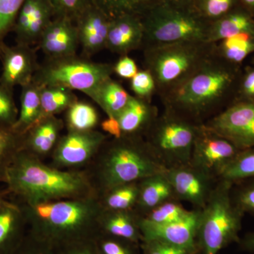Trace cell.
<instances>
[{"instance_id": "cell-1", "label": "cell", "mask_w": 254, "mask_h": 254, "mask_svg": "<svg viewBox=\"0 0 254 254\" xmlns=\"http://www.w3.org/2000/svg\"><path fill=\"white\" fill-rule=\"evenodd\" d=\"M4 183L19 204L35 205L98 195L84 170L54 168L23 150L8 168Z\"/></svg>"}, {"instance_id": "cell-2", "label": "cell", "mask_w": 254, "mask_h": 254, "mask_svg": "<svg viewBox=\"0 0 254 254\" xmlns=\"http://www.w3.org/2000/svg\"><path fill=\"white\" fill-rule=\"evenodd\" d=\"M242 66L213 55L186 81L161 98L164 107L202 125L235 100Z\"/></svg>"}, {"instance_id": "cell-3", "label": "cell", "mask_w": 254, "mask_h": 254, "mask_svg": "<svg viewBox=\"0 0 254 254\" xmlns=\"http://www.w3.org/2000/svg\"><path fill=\"white\" fill-rule=\"evenodd\" d=\"M18 204L26 217L28 232L55 249L99 236L103 210L99 195L35 205Z\"/></svg>"}, {"instance_id": "cell-4", "label": "cell", "mask_w": 254, "mask_h": 254, "mask_svg": "<svg viewBox=\"0 0 254 254\" xmlns=\"http://www.w3.org/2000/svg\"><path fill=\"white\" fill-rule=\"evenodd\" d=\"M98 195L111 189L166 172L144 137L108 138L83 169Z\"/></svg>"}, {"instance_id": "cell-5", "label": "cell", "mask_w": 254, "mask_h": 254, "mask_svg": "<svg viewBox=\"0 0 254 254\" xmlns=\"http://www.w3.org/2000/svg\"><path fill=\"white\" fill-rule=\"evenodd\" d=\"M144 68L163 98L200 69L214 55V43L183 41L143 48Z\"/></svg>"}, {"instance_id": "cell-6", "label": "cell", "mask_w": 254, "mask_h": 254, "mask_svg": "<svg viewBox=\"0 0 254 254\" xmlns=\"http://www.w3.org/2000/svg\"><path fill=\"white\" fill-rule=\"evenodd\" d=\"M234 185L219 180L204 208L200 210L197 231L198 254H218L233 243H239L245 214L232 198Z\"/></svg>"}, {"instance_id": "cell-7", "label": "cell", "mask_w": 254, "mask_h": 254, "mask_svg": "<svg viewBox=\"0 0 254 254\" xmlns=\"http://www.w3.org/2000/svg\"><path fill=\"white\" fill-rule=\"evenodd\" d=\"M143 48L183 41H206L209 24L190 6L160 0L145 8Z\"/></svg>"}, {"instance_id": "cell-8", "label": "cell", "mask_w": 254, "mask_h": 254, "mask_svg": "<svg viewBox=\"0 0 254 254\" xmlns=\"http://www.w3.org/2000/svg\"><path fill=\"white\" fill-rule=\"evenodd\" d=\"M200 124L165 107L144 138L155 156L167 169L190 164Z\"/></svg>"}, {"instance_id": "cell-9", "label": "cell", "mask_w": 254, "mask_h": 254, "mask_svg": "<svg viewBox=\"0 0 254 254\" xmlns=\"http://www.w3.org/2000/svg\"><path fill=\"white\" fill-rule=\"evenodd\" d=\"M113 73L112 64L95 63L74 55L46 58L40 64L32 81L40 86H60L81 91L91 98L98 86Z\"/></svg>"}, {"instance_id": "cell-10", "label": "cell", "mask_w": 254, "mask_h": 254, "mask_svg": "<svg viewBox=\"0 0 254 254\" xmlns=\"http://www.w3.org/2000/svg\"><path fill=\"white\" fill-rule=\"evenodd\" d=\"M203 126L239 150L254 147V100H236L208 119Z\"/></svg>"}, {"instance_id": "cell-11", "label": "cell", "mask_w": 254, "mask_h": 254, "mask_svg": "<svg viewBox=\"0 0 254 254\" xmlns=\"http://www.w3.org/2000/svg\"><path fill=\"white\" fill-rule=\"evenodd\" d=\"M109 136L96 129L67 131L52 152L51 166L61 170H79L91 163Z\"/></svg>"}, {"instance_id": "cell-12", "label": "cell", "mask_w": 254, "mask_h": 254, "mask_svg": "<svg viewBox=\"0 0 254 254\" xmlns=\"http://www.w3.org/2000/svg\"><path fill=\"white\" fill-rule=\"evenodd\" d=\"M240 150L226 138L207 129L202 124L195 136L190 164L220 180L222 172Z\"/></svg>"}, {"instance_id": "cell-13", "label": "cell", "mask_w": 254, "mask_h": 254, "mask_svg": "<svg viewBox=\"0 0 254 254\" xmlns=\"http://www.w3.org/2000/svg\"><path fill=\"white\" fill-rule=\"evenodd\" d=\"M165 175L173 187L175 197L187 202L195 210H202L213 193L219 179L188 165L167 169Z\"/></svg>"}, {"instance_id": "cell-14", "label": "cell", "mask_w": 254, "mask_h": 254, "mask_svg": "<svg viewBox=\"0 0 254 254\" xmlns=\"http://www.w3.org/2000/svg\"><path fill=\"white\" fill-rule=\"evenodd\" d=\"M0 60L2 65L0 83L13 91L16 86L31 83L40 65L36 49L16 43L13 46L3 45Z\"/></svg>"}, {"instance_id": "cell-15", "label": "cell", "mask_w": 254, "mask_h": 254, "mask_svg": "<svg viewBox=\"0 0 254 254\" xmlns=\"http://www.w3.org/2000/svg\"><path fill=\"white\" fill-rule=\"evenodd\" d=\"M55 16L49 0H25L12 30L16 44L28 46L38 44Z\"/></svg>"}, {"instance_id": "cell-16", "label": "cell", "mask_w": 254, "mask_h": 254, "mask_svg": "<svg viewBox=\"0 0 254 254\" xmlns=\"http://www.w3.org/2000/svg\"><path fill=\"white\" fill-rule=\"evenodd\" d=\"M200 210L192 209L187 218L173 223L158 225L140 219L143 241L159 240L178 247L195 249Z\"/></svg>"}, {"instance_id": "cell-17", "label": "cell", "mask_w": 254, "mask_h": 254, "mask_svg": "<svg viewBox=\"0 0 254 254\" xmlns=\"http://www.w3.org/2000/svg\"><path fill=\"white\" fill-rule=\"evenodd\" d=\"M111 20L92 1L80 13L74 23L79 46L81 47L82 56L90 58L106 49Z\"/></svg>"}, {"instance_id": "cell-18", "label": "cell", "mask_w": 254, "mask_h": 254, "mask_svg": "<svg viewBox=\"0 0 254 254\" xmlns=\"http://www.w3.org/2000/svg\"><path fill=\"white\" fill-rule=\"evenodd\" d=\"M37 46L49 59L76 55L79 41L74 21L68 18L55 16L43 32Z\"/></svg>"}, {"instance_id": "cell-19", "label": "cell", "mask_w": 254, "mask_h": 254, "mask_svg": "<svg viewBox=\"0 0 254 254\" xmlns=\"http://www.w3.org/2000/svg\"><path fill=\"white\" fill-rule=\"evenodd\" d=\"M144 34L141 14H124L111 20L106 49L120 57L128 55L143 48Z\"/></svg>"}, {"instance_id": "cell-20", "label": "cell", "mask_w": 254, "mask_h": 254, "mask_svg": "<svg viewBox=\"0 0 254 254\" xmlns=\"http://www.w3.org/2000/svg\"><path fill=\"white\" fill-rule=\"evenodd\" d=\"M64 127V122L56 116L41 120L23 134L21 150L43 160L47 155H51Z\"/></svg>"}, {"instance_id": "cell-21", "label": "cell", "mask_w": 254, "mask_h": 254, "mask_svg": "<svg viewBox=\"0 0 254 254\" xmlns=\"http://www.w3.org/2000/svg\"><path fill=\"white\" fill-rule=\"evenodd\" d=\"M158 115V108L152 102L131 95L117 118L123 136L144 137Z\"/></svg>"}, {"instance_id": "cell-22", "label": "cell", "mask_w": 254, "mask_h": 254, "mask_svg": "<svg viewBox=\"0 0 254 254\" xmlns=\"http://www.w3.org/2000/svg\"><path fill=\"white\" fill-rule=\"evenodd\" d=\"M141 216L134 210H108L103 209L99 219L100 234L141 245Z\"/></svg>"}, {"instance_id": "cell-23", "label": "cell", "mask_w": 254, "mask_h": 254, "mask_svg": "<svg viewBox=\"0 0 254 254\" xmlns=\"http://www.w3.org/2000/svg\"><path fill=\"white\" fill-rule=\"evenodd\" d=\"M28 232V224L16 202L0 208V254H13Z\"/></svg>"}, {"instance_id": "cell-24", "label": "cell", "mask_w": 254, "mask_h": 254, "mask_svg": "<svg viewBox=\"0 0 254 254\" xmlns=\"http://www.w3.org/2000/svg\"><path fill=\"white\" fill-rule=\"evenodd\" d=\"M173 199L177 198L165 172L156 174L139 182V193L133 210L142 217L159 205Z\"/></svg>"}, {"instance_id": "cell-25", "label": "cell", "mask_w": 254, "mask_h": 254, "mask_svg": "<svg viewBox=\"0 0 254 254\" xmlns=\"http://www.w3.org/2000/svg\"><path fill=\"white\" fill-rule=\"evenodd\" d=\"M242 33H254V17L240 6L209 24L206 42L216 43Z\"/></svg>"}, {"instance_id": "cell-26", "label": "cell", "mask_w": 254, "mask_h": 254, "mask_svg": "<svg viewBox=\"0 0 254 254\" xmlns=\"http://www.w3.org/2000/svg\"><path fill=\"white\" fill-rule=\"evenodd\" d=\"M214 55L232 64L243 66L254 55V33H240L214 43Z\"/></svg>"}, {"instance_id": "cell-27", "label": "cell", "mask_w": 254, "mask_h": 254, "mask_svg": "<svg viewBox=\"0 0 254 254\" xmlns=\"http://www.w3.org/2000/svg\"><path fill=\"white\" fill-rule=\"evenodd\" d=\"M41 86L34 82L21 87V106L16 123L12 128L15 131L24 134L36 125L41 115Z\"/></svg>"}, {"instance_id": "cell-28", "label": "cell", "mask_w": 254, "mask_h": 254, "mask_svg": "<svg viewBox=\"0 0 254 254\" xmlns=\"http://www.w3.org/2000/svg\"><path fill=\"white\" fill-rule=\"evenodd\" d=\"M131 96L119 82L110 77L98 86L91 98L99 105L107 117L117 118Z\"/></svg>"}, {"instance_id": "cell-29", "label": "cell", "mask_w": 254, "mask_h": 254, "mask_svg": "<svg viewBox=\"0 0 254 254\" xmlns=\"http://www.w3.org/2000/svg\"><path fill=\"white\" fill-rule=\"evenodd\" d=\"M78 98L71 90L60 86H41V115L37 123L66 112Z\"/></svg>"}, {"instance_id": "cell-30", "label": "cell", "mask_w": 254, "mask_h": 254, "mask_svg": "<svg viewBox=\"0 0 254 254\" xmlns=\"http://www.w3.org/2000/svg\"><path fill=\"white\" fill-rule=\"evenodd\" d=\"M139 182L120 185L100 195V203L103 209L108 210H133L139 193Z\"/></svg>"}, {"instance_id": "cell-31", "label": "cell", "mask_w": 254, "mask_h": 254, "mask_svg": "<svg viewBox=\"0 0 254 254\" xmlns=\"http://www.w3.org/2000/svg\"><path fill=\"white\" fill-rule=\"evenodd\" d=\"M64 125L67 131H86L95 129L99 123L98 111L86 102L76 101L65 112Z\"/></svg>"}, {"instance_id": "cell-32", "label": "cell", "mask_w": 254, "mask_h": 254, "mask_svg": "<svg viewBox=\"0 0 254 254\" xmlns=\"http://www.w3.org/2000/svg\"><path fill=\"white\" fill-rule=\"evenodd\" d=\"M252 179H254V147L241 150L220 177V180L234 185Z\"/></svg>"}, {"instance_id": "cell-33", "label": "cell", "mask_w": 254, "mask_h": 254, "mask_svg": "<svg viewBox=\"0 0 254 254\" xmlns=\"http://www.w3.org/2000/svg\"><path fill=\"white\" fill-rule=\"evenodd\" d=\"M23 135L12 128L0 125V182H4L6 172L22 148Z\"/></svg>"}, {"instance_id": "cell-34", "label": "cell", "mask_w": 254, "mask_h": 254, "mask_svg": "<svg viewBox=\"0 0 254 254\" xmlns=\"http://www.w3.org/2000/svg\"><path fill=\"white\" fill-rule=\"evenodd\" d=\"M191 212L192 210H187L180 200L173 199L155 207L141 218L150 223L165 225L184 220Z\"/></svg>"}, {"instance_id": "cell-35", "label": "cell", "mask_w": 254, "mask_h": 254, "mask_svg": "<svg viewBox=\"0 0 254 254\" xmlns=\"http://www.w3.org/2000/svg\"><path fill=\"white\" fill-rule=\"evenodd\" d=\"M240 6L239 0H194L190 6L200 18L211 23Z\"/></svg>"}, {"instance_id": "cell-36", "label": "cell", "mask_w": 254, "mask_h": 254, "mask_svg": "<svg viewBox=\"0 0 254 254\" xmlns=\"http://www.w3.org/2000/svg\"><path fill=\"white\" fill-rule=\"evenodd\" d=\"M110 19L127 14H143L148 5L141 4L136 0H91Z\"/></svg>"}, {"instance_id": "cell-37", "label": "cell", "mask_w": 254, "mask_h": 254, "mask_svg": "<svg viewBox=\"0 0 254 254\" xmlns=\"http://www.w3.org/2000/svg\"><path fill=\"white\" fill-rule=\"evenodd\" d=\"M95 242L100 254H140L141 250L139 245L102 234Z\"/></svg>"}, {"instance_id": "cell-38", "label": "cell", "mask_w": 254, "mask_h": 254, "mask_svg": "<svg viewBox=\"0 0 254 254\" xmlns=\"http://www.w3.org/2000/svg\"><path fill=\"white\" fill-rule=\"evenodd\" d=\"M25 0H0V49L6 36L12 32L15 21Z\"/></svg>"}, {"instance_id": "cell-39", "label": "cell", "mask_w": 254, "mask_h": 254, "mask_svg": "<svg viewBox=\"0 0 254 254\" xmlns=\"http://www.w3.org/2000/svg\"><path fill=\"white\" fill-rule=\"evenodd\" d=\"M232 198L237 208L245 215H254V179L234 185Z\"/></svg>"}, {"instance_id": "cell-40", "label": "cell", "mask_w": 254, "mask_h": 254, "mask_svg": "<svg viewBox=\"0 0 254 254\" xmlns=\"http://www.w3.org/2000/svg\"><path fill=\"white\" fill-rule=\"evenodd\" d=\"M14 91L0 83V125L12 128L18 116Z\"/></svg>"}, {"instance_id": "cell-41", "label": "cell", "mask_w": 254, "mask_h": 254, "mask_svg": "<svg viewBox=\"0 0 254 254\" xmlns=\"http://www.w3.org/2000/svg\"><path fill=\"white\" fill-rule=\"evenodd\" d=\"M130 86L135 96L147 101L152 102L153 95L157 93L154 78L145 68L138 71L134 77L131 78Z\"/></svg>"}, {"instance_id": "cell-42", "label": "cell", "mask_w": 254, "mask_h": 254, "mask_svg": "<svg viewBox=\"0 0 254 254\" xmlns=\"http://www.w3.org/2000/svg\"><path fill=\"white\" fill-rule=\"evenodd\" d=\"M236 100H254V65L252 64H244L241 70L234 101Z\"/></svg>"}, {"instance_id": "cell-43", "label": "cell", "mask_w": 254, "mask_h": 254, "mask_svg": "<svg viewBox=\"0 0 254 254\" xmlns=\"http://www.w3.org/2000/svg\"><path fill=\"white\" fill-rule=\"evenodd\" d=\"M142 254H198L195 249L178 247L159 240L143 241L140 245Z\"/></svg>"}, {"instance_id": "cell-44", "label": "cell", "mask_w": 254, "mask_h": 254, "mask_svg": "<svg viewBox=\"0 0 254 254\" xmlns=\"http://www.w3.org/2000/svg\"><path fill=\"white\" fill-rule=\"evenodd\" d=\"M49 1L54 9L55 16H63L75 21L91 0H49Z\"/></svg>"}, {"instance_id": "cell-45", "label": "cell", "mask_w": 254, "mask_h": 254, "mask_svg": "<svg viewBox=\"0 0 254 254\" xmlns=\"http://www.w3.org/2000/svg\"><path fill=\"white\" fill-rule=\"evenodd\" d=\"M13 254H56V249L28 232Z\"/></svg>"}, {"instance_id": "cell-46", "label": "cell", "mask_w": 254, "mask_h": 254, "mask_svg": "<svg viewBox=\"0 0 254 254\" xmlns=\"http://www.w3.org/2000/svg\"><path fill=\"white\" fill-rule=\"evenodd\" d=\"M56 254H100L95 240L73 242L56 249Z\"/></svg>"}, {"instance_id": "cell-47", "label": "cell", "mask_w": 254, "mask_h": 254, "mask_svg": "<svg viewBox=\"0 0 254 254\" xmlns=\"http://www.w3.org/2000/svg\"><path fill=\"white\" fill-rule=\"evenodd\" d=\"M114 73L120 78L131 80L139 71L136 62L128 55L120 57L115 64H113Z\"/></svg>"}, {"instance_id": "cell-48", "label": "cell", "mask_w": 254, "mask_h": 254, "mask_svg": "<svg viewBox=\"0 0 254 254\" xmlns=\"http://www.w3.org/2000/svg\"><path fill=\"white\" fill-rule=\"evenodd\" d=\"M100 127L105 134L112 138H119L123 136L118 118L108 117L102 122Z\"/></svg>"}, {"instance_id": "cell-49", "label": "cell", "mask_w": 254, "mask_h": 254, "mask_svg": "<svg viewBox=\"0 0 254 254\" xmlns=\"http://www.w3.org/2000/svg\"><path fill=\"white\" fill-rule=\"evenodd\" d=\"M240 248L245 252L254 253V232L247 234L239 242Z\"/></svg>"}, {"instance_id": "cell-50", "label": "cell", "mask_w": 254, "mask_h": 254, "mask_svg": "<svg viewBox=\"0 0 254 254\" xmlns=\"http://www.w3.org/2000/svg\"><path fill=\"white\" fill-rule=\"evenodd\" d=\"M242 7L247 10L254 17V0H239Z\"/></svg>"}, {"instance_id": "cell-51", "label": "cell", "mask_w": 254, "mask_h": 254, "mask_svg": "<svg viewBox=\"0 0 254 254\" xmlns=\"http://www.w3.org/2000/svg\"><path fill=\"white\" fill-rule=\"evenodd\" d=\"M169 1H173V2L177 3V4L184 5V6H190L194 0H169Z\"/></svg>"}, {"instance_id": "cell-52", "label": "cell", "mask_w": 254, "mask_h": 254, "mask_svg": "<svg viewBox=\"0 0 254 254\" xmlns=\"http://www.w3.org/2000/svg\"><path fill=\"white\" fill-rule=\"evenodd\" d=\"M9 203V200H6L4 198V195L0 193V208H2V207L5 206V205H7Z\"/></svg>"}, {"instance_id": "cell-53", "label": "cell", "mask_w": 254, "mask_h": 254, "mask_svg": "<svg viewBox=\"0 0 254 254\" xmlns=\"http://www.w3.org/2000/svg\"><path fill=\"white\" fill-rule=\"evenodd\" d=\"M136 1L143 4L149 5L156 2V1H160V0H136Z\"/></svg>"}, {"instance_id": "cell-54", "label": "cell", "mask_w": 254, "mask_h": 254, "mask_svg": "<svg viewBox=\"0 0 254 254\" xmlns=\"http://www.w3.org/2000/svg\"><path fill=\"white\" fill-rule=\"evenodd\" d=\"M250 64H252L254 65V55H252V57H251V59L250 60Z\"/></svg>"}]
</instances>
